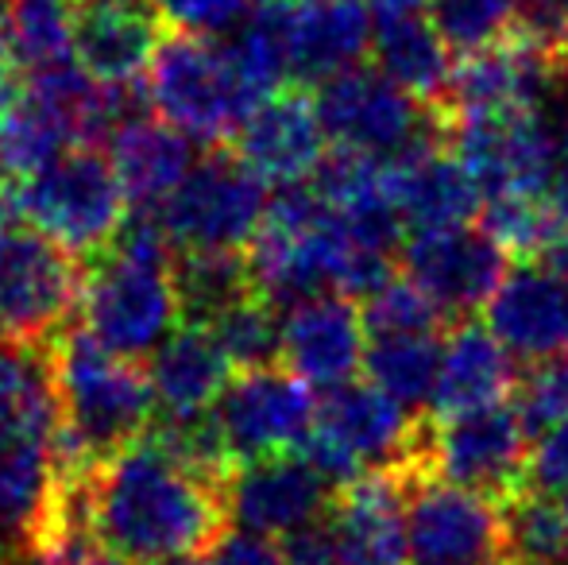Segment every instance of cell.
Masks as SVG:
<instances>
[{"label":"cell","mask_w":568,"mask_h":565,"mask_svg":"<svg viewBox=\"0 0 568 565\" xmlns=\"http://www.w3.org/2000/svg\"><path fill=\"white\" fill-rule=\"evenodd\" d=\"M82 507L90 535L128 562L205 551L229 527L221 484L190 473L148 434L90 468Z\"/></svg>","instance_id":"1"},{"label":"cell","mask_w":568,"mask_h":565,"mask_svg":"<svg viewBox=\"0 0 568 565\" xmlns=\"http://www.w3.org/2000/svg\"><path fill=\"white\" fill-rule=\"evenodd\" d=\"M47 353L59 400L54 457L67 481H82L98 461L143 437L155 418V392L140 364L105 349L78 322L67 325Z\"/></svg>","instance_id":"2"},{"label":"cell","mask_w":568,"mask_h":565,"mask_svg":"<svg viewBox=\"0 0 568 565\" xmlns=\"http://www.w3.org/2000/svg\"><path fill=\"white\" fill-rule=\"evenodd\" d=\"M429 418L406 411L375 384L329 387L298 453L337 488L359 473H418Z\"/></svg>","instance_id":"3"},{"label":"cell","mask_w":568,"mask_h":565,"mask_svg":"<svg viewBox=\"0 0 568 565\" xmlns=\"http://www.w3.org/2000/svg\"><path fill=\"white\" fill-rule=\"evenodd\" d=\"M4 202L16 221L39 229L78 260L105 252L128 213L113 159L98 151V143H70L36 174L12 182Z\"/></svg>","instance_id":"4"},{"label":"cell","mask_w":568,"mask_h":565,"mask_svg":"<svg viewBox=\"0 0 568 565\" xmlns=\"http://www.w3.org/2000/svg\"><path fill=\"white\" fill-rule=\"evenodd\" d=\"M82 325L105 349L128 356H148L182 322L171 260H140L124 252H98L85 260Z\"/></svg>","instance_id":"5"},{"label":"cell","mask_w":568,"mask_h":565,"mask_svg":"<svg viewBox=\"0 0 568 565\" xmlns=\"http://www.w3.org/2000/svg\"><path fill=\"white\" fill-rule=\"evenodd\" d=\"M148 74L151 109L190 140L213 143V148L232 140L240 121L255 109L232 70L229 51L213 39L171 31L159 43Z\"/></svg>","instance_id":"6"},{"label":"cell","mask_w":568,"mask_h":565,"mask_svg":"<svg viewBox=\"0 0 568 565\" xmlns=\"http://www.w3.org/2000/svg\"><path fill=\"white\" fill-rule=\"evenodd\" d=\"M267 210V182L229 148L194 159L186 179L159 205L166 236L179 252L244 249Z\"/></svg>","instance_id":"7"},{"label":"cell","mask_w":568,"mask_h":565,"mask_svg":"<svg viewBox=\"0 0 568 565\" xmlns=\"http://www.w3.org/2000/svg\"><path fill=\"white\" fill-rule=\"evenodd\" d=\"M82 306V260L12 221L0 241V337L51 345Z\"/></svg>","instance_id":"8"},{"label":"cell","mask_w":568,"mask_h":565,"mask_svg":"<svg viewBox=\"0 0 568 565\" xmlns=\"http://www.w3.org/2000/svg\"><path fill=\"white\" fill-rule=\"evenodd\" d=\"M526 461H530V430L523 426L515 403L429 418L426 426V453H422L426 473L484 492L499 504L526 488Z\"/></svg>","instance_id":"9"},{"label":"cell","mask_w":568,"mask_h":565,"mask_svg":"<svg viewBox=\"0 0 568 565\" xmlns=\"http://www.w3.org/2000/svg\"><path fill=\"white\" fill-rule=\"evenodd\" d=\"M406 558L414 565H479L503 554V504L426 468L406 476Z\"/></svg>","instance_id":"10"},{"label":"cell","mask_w":568,"mask_h":565,"mask_svg":"<svg viewBox=\"0 0 568 565\" xmlns=\"http://www.w3.org/2000/svg\"><path fill=\"white\" fill-rule=\"evenodd\" d=\"M445 143L468 174L491 194H549L557 143L541 109L464 113L445 121Z\"/></svg>","instance_id":"11"},{"label":"cell","mask_w":568,"mask_h":565,"mask_svg":"<svg viewBox=\"0 0 568 565\" xmlns=\"http://www.w3.org/2000/svg\"><path fill=\"white\" fill-rule=\"evenodd\" d=\"M314 101L325 132H329V140H337V148L379 159L398 155L422 137H434L449 121V117L418 105L410 93H403L379 70H367L359 62L325 78Z\"/></svg>","instance_id":"12"},{"label":"cell","mask_w":568,"mask_h":565,"mask_svg":"<svg viewBox=\"0 0 568 565\" xmlns=\"http://www.w3.org/2000/svg\"><path fill=\"white\" fill-rule=\"evenodd\" d=\"M317 415V400L310 384L286 364H260L240 369L221 387L213 403L232 461H255L271 453H291L302 445Z\"/></svg>","instance_id":"13"},{"label":"cell","mask_w":568,"mask_h":565,"mask_svg":"<svg viewBox=\"0 0 568 565\" xmlns=\"http://www.w3.org/2000/svg\"><path fill=\"white\" fill-rule=\"evenodd\" d=\"M565 74L568 62L554 59L510 28L507 36L464 51V59L453 67L449 93H445V117L541 109L565 82Z\"/></svg>","instance_id":"14"},{"label":"cell","mask_w":568,"mask_h":565,"mask_svg":"<svg viewBox=\"0 0 568 565\" xmlns=\"http://www.w3.org/2000/svg\"><path fill=\"white\" fill-rule=\"evenodd\" d=\"M221 492L232 527L267 538H283L322 519L333 500V484L294 450L232 465Z\"/></svg>","instance_id":"15"},{"label":"cell","mask_w":568,"mask_h":565,"mask_svg":"<svg viewBox=\"0 0 568 565\" xmlns=\"http://www.w3.org/2000/svg\"><path fill=\"white\" fill-rule=\"evenodd\" d=\"M403 268L406 280L418 283L445 317L460 322L487 306L495 286L507 275L510 256L484 229L453 225L406 236Z\"/></svg>","instance_id":"16"},{"label":"cell","mask_w":568,"mask_h":565,"mask_svg":"<svg viewBox=\"0 0 568 565\" xmlns=\"http://www.w3.org/2000/svg\"><path fill=\"white\" fill-rule=\"evenodd\" d=\"M367 330L359 302L341 291L310 294L291 302L283 314V337H278V361L298 372L310 387L348 384L364 369Z\"/></svg>","instance_id":"17"},{"label":"cell","mask_w":568,"mask_h":565,"mask_svg":"<svg viewBox=\"0 0 568 565\" xmlns=\"http://www.w3.org/2000/svg\"><path fill=\"white\" fill-rule=\"evenodd\" d=\"M236 155L260 174L263 182L291 186L306 182L317 171L329 148V132L317 113V101L306 93V85L278 90L263 98L252 113L232 132Z\"/></svg>","instance_id":"18"},{"label":"cell","mask_w":568,"mask_h":565,"mask_svg":"<svg viewBox=\"0 0 568 565\" xmlns=\"http://www.w3.org/2000/svg\"><path fill=\"white\" fill-rule=\"evenodd\" d=\"M387 171L406 233L468 225L484 205V190L468 174V167L449 151L445 129L414 140L406 151L390 155Z\"/></svg>","instance_id":"19"},{"label":"cell","mask_w":568,"mask_h":565,"mask_svg":"<svg viewBox=\"0 0 568 565\" xmlns=\"http://www.w3.org/2000/svg\"><path fill=\"white\" fill-rule=\"evenodd\" d=\"M159 43L163 23L148 0H74L70 54L98 82H140Z\"/></svg>","instance_id":"20"},{"label":"cell","mask_w":568,"mask_h":565,"mask_svg":"<svg viewBox=\"0 0 568 565\" xmlns=\"http://www.w3.org/2000/svg\"><path fill=\"white\" fill-rule=\"evenodd\" d=\"M487 330L526 364L568 353V283L554 268L526 260L487 299Z\"/></svg>","instance_id":"21"},{"label":"cell","mask_w":568,"mask_h":565,"mask_svg":"<svg viewBox=\"0 0 568 565\" xmlns=\"http://www.w3.org/2000/svg\"><path fill=\"white\" fill-rule=\"evenodd\" d=\"M403 473H359L337 484L329 500V527L337 538L341 565H403L406 515Z\"/></svg>","instance_id":"22"},{"label":"cell","mask_w":568,"mask_h":565,"mask_svg":"<svg viewBox=\"0 0 568 565\" xmlns=\"http://www.w3.org/2000/svg\"><path fill=\"white\" fill-rule=\"evenodd\" d=\"M518 364L510 349L487 325L460 317L442 341L434 392H429V418H453L464 411L507 403L518 387Z\"/></svg>","instance_id":"23"},{"label":"cell","mask_w":568,"mask_h":565,"mask_svg":"<svg viewBox=\"0 0 568 565\" xmlns=\"http://www.w3.org/2000/svg\"><path fill=\"white\" fill-rule=\"evenodd\" d=\"M286 54L294 85H322L356 67L372 47V16L364 0H291L283 4Z\"/></svg>","instance_id":"24"},{"label":"cell","mask_w":568,"mask_h":565,"mask_svg":"<svg viewBox=\"0 0 568 565\" xmlns=\"http://www.w3.org/2000/svg\"><path fill=\"white\" fill-rule=\"evenodd\" d=\"M148 380L155 392L159 415H197L217 403L221 387L229 384L232 364L213 341L210 325L179 322L148 353Z\"/></svg>","instance_id":"25"},{"label":"cell","mask_w":568,"mask_h":565,"mask_svg":"<svg viewBox=\"0 0 568 565\" xmlns=\"http://www.w3.org/2000/svg\"><path fill=\"white\" fill-rule=\"evenodd\" d=\"M109 159L132 210H159L194 167V140L166 121L124 124L109 137Z\"/></svg>","instance_id":"26"},{"label":"cell","mask_w":568,"mask_h":565,"mask_svg":"<svg viewBox=\"0 0 568 565\" xmlns=\"http://www.w3.org/2000/svg\"><path fill=\"white\" fill-rule=\"evenodd\" d=\"M367 51L375 54V70L383 78L410 93L418 105L445 117V93L453 82V47L434 28V20H422V16L383 20Z\"/></svg>","instance_id":"27"},{"label":"cell","mask_w":568,"mask_h":565,"mask_svg":"<svg viewBox=\"0 0 568 565\" xmlns=\"http://www.w3.org/2000/svg\"><path fill=\"white\" fill-rule=\"evenodd\" d=\"M54 426H59V400H54L47 345L0 337V430L54 434Z\"/></svg>","instance_id":"28"},{"label":"cell","mask_w":568,"mask_h":565,"mask_svg":"<svg viewBox=\"0 0 568 565\" xmlns=\"http://www.w3.org/2000/svg\"><path fill=\"white\" fill-rule=\"evenodd\" d=\"M437 356H442L437 333H379L367 341L359 372H367V384L418 415V407H429Z\"/></svg>","instance_id":"29"},{"label":"cell","mask_w":568,"mask_h":565,"mask_svg":"<svg viewBox=\"0 0 568 565\" xmlns=\"http://www.w3.org/2000/svg\"><path fill=\"white\" fill-rule=\"evenodd\" d=\"M174 291H179L182 322H210L229 302L244 299L255 291L252 272H247L244 249L229 252H182L174 260Z\"/></svg>","instance_id":"30"},{"label":"cell","mask_w":568,"mask_h":565,"mask_svg":"<svg viewBox=\"0 0 568 565\" xmlns=\"http://www.w3.org/2000/svg\"><path fill=\"white\" fill-rule=\"evenodd\" d=\"M225 51L240 85H244L255 105L263 98H271V93L286 90V82H291V54H286L283 4H260L255 12H247V20L236 28V39Z\"/></svg>","instance_id":"31"},{"label":"cell","mask_w":568,"mask_h":565,"mask_svg":"<svg viewBox=\"0 0 568 565\" xmlns=\"http://www.w3.org/2000/svg\"><path fill=\"white\" fill-rule=\"evenodd\" d=\"M70 23H74V0H4V43L16 70L28 74L74 59Z\"/></svg>","instance_id":"32"},{"label":"cell","mask_w":568,"mask_h":565,"mask_svg":"<svg viewBox=\"0 0 568 565\" xmlns=\"http://www.w3.org/2000/svg\"><path fill=\"white\" fill-rule=\"evenodd\" d=\"M503 554L515 565H568V519L554 496L523 488L503 504Z\"/></svg>","instance_id":"33"},{"label":"cell","mask_w":568,"mask_h":565,"mask_svg":"<svg viewBox=\"0 0 568 565\" xmlns=\"http://www.w3.org/2000/svg\"><path fill=\"white\" fill-rule=\"evenodd\" d=\"M479 210L484 233L515 260L541 256L565 229L561 210L549 194H491Z\"/></svg>","instance_id":"34"},{"label":"cell","mask_w":568,"mask_h":565,"mask_svg":"<svg viewBox=\"0 0 568 565\" xmlns=\"http://www.w3.org/2000/svg\"><path fill=\"white\" fill-rule=\"evenodd\" d=\"M205 325H210V333H213V341L221 345V353L229 356L232 372L260 369V364H275L278 361L283 317H278L275 302H267L260 291L229 302V306L221 310V314H213Z\"/></svg>","instance_id":"35"},{"label":"cell","mask_w":568,"mask_h":565,"mask_svg":"<svg viewBox=\"0 0 568 565\" xmlns=\"http://www.w3.org/2000/svg\"><path fill=\"white\" fill-rule=\"evenodd\" d=\"M67 143L70 140L62 137L59 124L20 93V101L0 117V182L12 186V182L36 174L59 151H67Z\"/></svg>","instance_id":"36"},{"label":"cell","mask_w":568,"mask_h":565,"mask_svg":"<svg viewBox=\"0 0 568 565\" xmlns=\"http://www.w3.org/2000/svg\"><path fill=\"white\" fill-rule=\"evenodd\" d=\"M364 330L372 337L379 333H437L445 325V314L414 280L390 275L379 291H372L359 306Z\"/></svg>","instance_id":"37"},{"label":"cell","mask_w":568,"mask_h":565,"mask_svg":"<svg viewBox=\"0 0 568 565\" xmlns=\"http://www.w3.org/2000/svg\"><path fill=\"white\" fill-rule=\"evenodd\" d=\"M434 28L456 51H471L507 36L515 23V0H434Z\"/></svg>","instance_id":"38"},{"label":"cell","mask_w":568,"mask_h":565,"mask_svg":"<svg viewBox=\"0 0 568 565\" xmlns=\"http://www.w3.org/2000/svg\"><path fill=\"white\" fill-rule=\"evenodd\" d=\"M515 411H518V418H523V426L530 430V437L565 423L568 418V353L554 356V361L530 364L526 380H518V387H515Z\"/></svg>","instance_id":"39"},{"label":"cell","mask_w":568,"mask_h":565,"mask_svg":"<svg viewBox=\"0 0 568 565\" xmlns=\"http://www.w3.org/2000/svg\"><path fill=\"white\" fill-rule=\"evenodd\" d=\"M159 23L179 36H229L252 12V0H148Z\"/></svg>","instance_id":"40"},{"label":"cell","mask_w":568,"mask_h":565,"mask_svg":"<svg viewBox=\"0 0 568 565\" xmlns=\"http://www.w3.org/2000/svg\"><path fill=\"white\" fill-rule=\"evenodd\" d=\"M510 28L568 62V0H515V23Z\"/></svg>","instance_id":"41"},{"label":"cell","mask_w":568,"mask_h":565,"mask_svg":"<svg viewBox=\"0 0 568 565\" xmlns=\"http://www.w3.org/2000/svg\"><path fill=\"white\" fill-rule=\"evenodd\" d=\"M526 488L541 496H561L568 488V418L534 437L530 461H526Z\"/></svg>","instance_id":"42"},{"label":"cell","mask_w":568,"mask_h":565,"mask_svg":"<svg viewBox=\"0 0 568 565\" xmlns=\"http://www.w3.org/2000/svg\"><path fill=\"white\" fill-rule=\"evenodd\" d=\"M36 565H132V562L124 554L109 551L105 543H98L85 523H70L47 551L36 554Z\"/></svg>","instance_id":"43"},{"label":"cell","mask_w":568,"mask_h":565,"mask_svg":"<svg viewBox=\"0 0 568 565\" xmlns=\"http://www.w3.org/2000/svg\"><path fill=\"white\" fill-rule=\"evenodd\" d=\"M213 565H286L278 543H271L267 535H255V531L225 527V535L210 546Z\"/></svg>","instance_id":"44"},{"label":"cell","mask_w":568,"mask_h":565,"mask_svg":"<svg viewBox=\"0 0 568 565\" xmlns=\"http://www.w3.org/2000/svg\"><path fill=\"white\" fill-rule=\"evenodd\" d=\"M278 551H283L286 565H341L333 527H329V523H322V519H314V523H306V527L283 535Z\"/></svg>","instance_id":"45"},{"label":"cell","mask_w":568,"mask_h":565,"mask_svg":"<svg viewBox=\"0 0 568 565\" xmlns=\"http://www.w3.org/2000/svg\"><path fill=\"white\" fill-rule=\"evenodd\" d=\"M549 198H554V205L568 221V124L561 132V143H557V163H554V186H549Z\"/></svg>","instance_id":"46"},{"label":"cell","mask_w":568,"mask_h":565,"mask_svg":"<svg viewBox=\"0 0 568 565\" xmlns=\"http://www.w3.org/2000/svg\"><path fill=\"white\" fill-rule=\"evenodd\" d=\"M20 70H16V62H12V54L0 47V117L8 113V109L20 101Z\"/></svg>","instance_id":"47"},{"label":"cell","mask_w":568,"mask_h":565,"mask_svg":"<svg viewBox=\"0 0 568 565\" xmlns=\"http://www.w3.org/2000/svg\"><path fill=\"white\" fill-rule=\"evenodd\" d=\"M364 4L379 20H398V16H422L434 0H364Z\"/></svg>","instance_id":"48"},{"label":"cell","mask_w":568,"mask_h":565,"mask_svg":"<svg viewBox=\"0 0 568 565\" xmlns=\"http://www.w3.org/2000/svg\"><path fill=\"white\" fill-rule=\"evenodd\" d=\"M546 260H549V268H554V272L568 283V221H565L561 233L554 236V244L546 249Z\"/></svg>","instance_id":"49"},{"label":"cell","mask_w":568,"mask_h":565,"mask_svg":"<svg viewBox=\"0 0 568 565\" xmlns=\"http://www.w3.org/2000/svg\"><path fill=\"white\" fill-rule=\"evenodd\" d=\"M148 565H213V562L202 558V551H186V554H166V558H155Z\"/></svg>","instance_id":"50"},{"label":"cell","mask_w":568,"mask_h":565,"mask_svg":"<svg viewBox=\"0 0 568 565\" xmlns=\"http://www.w3.org/2000/svg\"><path fill=\"white\" fill-rule=\"evenodd\" d=\"M479 565H515L507 558V554H499V558H487V562H479Z\"/></svg>","instance_id":"51"},{"label":"cell","mask_w":568,"mask_h":565,"mask_svg":"<svg viewBox=\"0 0 568 565\" xmlns=\"http://www.w3.org/2000/svg\"><path fill=\"white\" fill-rule=\"evenodd\" d=\"M561 512H565V519H568V488L561 492Z\"/></svg>","instance_id":"52"},{"label":"cell","mask_w":568,"mask_h":565,"mask_svg":"<svg viewBox=\"0 0 568 565\" xmlns=\"http://www.w3.org/2000/svg\"><path fill=\"white\" fill-rule=\"evenodd\" d=\"M8 551V546H4V538H0V554H4Z\"/></svg>","instance_id":"53"},{"label":"cell","mask_w":568,"mask_h":565,"mask_svg":"<svg viewBox=\"0 0 568 565\" xmlns=\"http://www.w3.org/2000/svg\"><path fill=\"white\" fill-rule=\"evenodd\" d=\"M0 565H4V562H0Z\"/></svg>","instance_id":"54"}]
</instances>
